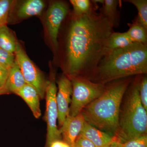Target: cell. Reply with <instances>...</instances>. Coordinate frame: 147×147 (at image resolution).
<instances>
[{
    "label": "cell",
    "instance_id": "83f0119b",
    "mask_svg": "<svg viewBox=\"0 0 147 147\" xmlns=\"http://www.w3.org/2000/svg\"><path fill=\"white\" fill-rule=\"evenodd\" d=\"M106 147H123V146L122 143L120 142L116 137V139L113 140V142H111Z\"/></svg>",
    "mask_w": 147,
    "mask_h": 147
},
{
    "label": "cell",
    "instance_id": "ffe728a7",
    "mask_svg": "<svg viewBox=\"0 0 147 147\" xmlns=\"http://www.w3.org/2000/svg\"><path fill=\"white\" fill-rule=\"evenodd\" d=\"M73 7V13L76 15H82L88 13L92 6L90 0H70Z\"/></svg>",
    "mask_w": 147,
    "mask_h": 147
},
{
    "label": "cell",
    "instance_id": "603a6c76",
    "mask_svg": "<svg viewBox=\"0 0 147 147\" xmlns=\"http://www.w3.org/2000/svg\"><path fill=\"white\" fill-rule=\"evenodd\" d=\"M15 56L0 47V64L10 68L15 63Z\"/></svg>",
    "mask_w": 147,
    "mask_h": 147
},
{
    "label": "cell",
    "instance_id": "7c38bea8",
    "mask_svg": "<svg viewBox=\"0 0 147 147\" xmlns=\"http://www.w3.org/2000/svg\"><path fill=\"white\" fill-rule=\"evenodd\" d=\"M22 98L29 106L35 117L38 119L41 115L38 92L33 87L26 84L16 94Z\"/></svg>",
    "mask_w": 147,
    "mask_h": 147
},
{
    "label": "cell",
    "instance_id": "4316f807",
    "mask_svg": "<svg viewBox=\"0 0 147 147\" xmlns=\"http://www.w3.org/2000/svg\"><path fill=\"white\" fill-rule=\"evenodd\" d=\"M47 147H71L62 140H57L51 142Z\"/></svg>",
    "mask_w": 147,
    "mask_h": 147
},
{
    "label": "cell",
    "instance_id": "2e32d148",
    "mask_svg": "<svg viewBox=\"0 0 147 147\" xmlns=\"http://www.w3.org/2000/svg\"><path fill=\"white\" fill-rule=\"evenodd\" d=\"M18 42L7 25L0 26V47L14 55Z\"/></svg>",
    "mask_w": 147,
    "mask_h": 147
},
{
    "label": "cell",
    "instance_id": "6da1fadb",
    "mask_svg": "<svg viewBox=\"0 0 147 147\" xmlns=\"http://www.w3.org/2000/svg\"><path fill=\"white\" fill-rule=\"evenodd\" d=\"M92 4L88 13L71 14L63 47V69L67 77L90 81L108 51V40L114 28L100 11H96L98 5Z\"/></svg>",
    "mask_w": 147,
    "mask_h": 147
},
{
    "label": "cell",
    "instance_id": "e0dca14e",
    "mask_svg": "<svg viewBox=\"0 0 147 147\" xmlns=\"http://www.w3.org/2000/svg\"><path fill=\"white\" fill-rule=\"evenodd\" d=\"M129 26L127 34L133 42L147 45V30L136 18L131 24H127Z\"/></svg>",
    "mask_w": 147,
    "mask_h": 147
},
{
    "label": "cell",
    "instance_id": "d6986e66",
    "mask_svg": "<svg viewBox=\"0 0 147 147\" xmlns=\"http://www.w3.org/2000/svg\"><path fill=\"white\" fill-rule=\"evenodd\" d=\"M123 1L135 6L138 11V15L135 18L147 30V0H125Z\"/></svg>",
    "mask_w": 147,
    "mask_h": 147
},
{
    "label": "cell",
    "instance_id": "44dd1931",
    "mask_svg": "<svg viewBox=\"0 0 147 147\" xmlns=\"http://www.w3.org/2000/svg\"><path fill=\"white\" fill-rule=\"evenodd\" d=\"M14 1L0 0V26L7 25Z\"/></svg>",
    "mask_w": 147,
    "mask_h": 147
},
{
    "label": "cell",
    "instance_id": "ba28073f",
    "mask_svg": "<svg viewBox=\"0 0 147 147\" xmlns=\"http://www.w3.org/2000/svg\"><path fill=\"white\" fill-rule=\"evenodd\" d=\"M68 4L63 1L51 3L47 9L45 23L51 43L56 52L59 50L58 37L62 24L69 13Z\"/></svg>",
    "mask_w": 147,
    "mask_h": 147
},
{
    "label": "cell",
    "instance_id": "ac0fdd59",
    "mask_svg": "<svg viewBox=\"0 0 147 147\" xmlns=\"http://www.w3.org/2000/svg\"><path fill=\"white\" fill-rule=\"evenodd\" d=\"M133 42L126 32L123 33L113 32L111 34L108 44V50L123 48L130 45Z\"/></svg>",
    "mask_w": 147,
    "mask_h": 147
},
{
    "label": "cell",
    "instance_id": "7402d4cb",
    "mask_svg": "<svg viewBox=\"0 0 147 147\" xmlns=\"http://www.w3.org/2000/svg\"><path fill=\"white\" fill-rule=\"evenodd\" d=\"M139 96L143 107L147 111V74L140 75L138 85Z\"/></svg>",
    "mask_w": 147,
    "mask_h": 147
},
{
    "label": "cell",
    "instance_id": "9a60e30c",
    "mask_svg": "<svg viewBox=\"0 0 147 147\" xmlns=\"http://www.w3.org/2000/svg\"><path fill=\"white\" fill-rule=\"evenodd\" d=\"M119 3V0H104L102 7L99 10L109 20L114 28H118L120 22V14L117 8Z\"/></svg>",
    "mask_w": 147,
    "mask_h": 147
},
{
    "label": "cell",
    "instance_id": "5b68a950",
    "mask_svg": "<svg viewBox=\"0 0 147 147\" xmlns=\"http://www.w3.org/2000/svg\"><path fill=\"white\" fill-rule=\"evenodd\" d=\"M68 77L72 86L69 115L74 117L80 114L86 105L99 97L105 90L106 85L79 77Z\"/></svg>",
    "mask_w": 147,
    "mask_h": 147
},
{
    "label": "cell",
    "instance_id": "52a82bcc",
    "mask_svg": "<svg viewBox=\"0 0 147 147\" xmlns=\"http://www.w3.org/2000/svg\"><path fill=\"white\" fill-rule=\"evenodd\" d=\"M57 88L55 83V76L53 75L47 81L45 90L46 110L45 120L47 123V135L45 147H47L53 141L62 140L60 131L57 126L58 112L56 102Z\"/></svg>",
    "mask_w": 147,
    "mask_h": 147
},
{
    "label": "cell",
    "instance_id": "30bf717a",
    "mask_svg": "<svg viewBox=\"0 0 147 147\" xmlns=\"http://www.w3.org/2000/svg\"><path fill=\"white\" fill-rule=\"evenodd\" d=\"M85 121L81 113L74 117L68 115L59 129L63 141L70 147H73L75 140L84 127Z\"/></svg>",
    "mask_w": 147,
    "mask_h": 147
},
{
    "label": "cell",
    "instance_id": "7a4b0ae2",
    "mask_svg": "<svg viewBox=\"0 0 147 147\" xmlns=\"http://www.w3.org/2000/svg\"><path fill=\"white\" fill-rule=\"evenodd\" d=\"M147 74V45L134 42L125 47L108 50L99 61L90 81L105 84Z\"/></svg>",
    "mask_w": 147,
    "mask_h": 147
},
{
    "label": "cell",
    "instance_id": "484cf974",
    "mask_svg": "<svg viewBox=\"0 0 147 147\" xmlns=\"http://www.w3.org/2000/svg\"><path fill=\"white\" fill-rule=\"evenodd\" d=\"M9 68L0 64V90H3L8 78Z\"/></svg>",
    "mask_w": 147,
    "mask_h": 147
},
{
    "label": "cell",
    "instance_id": "f1b7e54d",
    "mask_svg": "<svg viewBox=\"0 0 147 147\" xmlns=\"http://www.w3.org/2000/svg\"><path fill=\"white\" fill-rule=\"evenodd\" d=\"M4 94V92L3 91V90H0V95H1Z\"/></svg>",
    "mask_w": 147,
    "mask_h": 147
},
{
    "label": "cell",
    "instance_id": "277c9868",
    "mask_svg": "<svg viewBox=\"0 0 147 147\" xmlns=\"http://www.w3.org/2000/svg\"><path fill=\"white\" fill-rule=\"evenodd\" d=\"M139 76H134L121 102L118 129L115 137L122 144L147 134V111L139 96Z\"/></svg>",
    "mask_w": 147,
    "mask_h": 147
},
{
    "label": "cell",
    "instance_id": "d4e9b609",
    "mask_svg": "<svg viewBox=\"0 0 147 147\" xmlns=\"http://www.w3.org/2000/svg\"><path fill=\"white\" fill-rule=\"evenodd\" d=\"M72 147H96L90 141L79 134Z\"/></svg>",
    "mask_w": 147,
    "mask_h": 147
},
{
    "label": "cell",
    "instance_id": "3957f363",
    "mask_svg": "<svg viewBox=\"0 0 147 147\" xmlns=\"http://www.w3.org/2000/svg\"><path fill=\"white\" fill-rule=\"evenodd\" d=\"M134 76L105 84L102 94L82 110L81 113L85 121L95 128L115 137L121 102Z\"/></svg>",
    "mask_w": 147,
    "mask_h": 147
},
{
    "label": "cell",
    "instance_id": "5bb4252c",
    "mask_svg": "<svg viewBox=\"0 0 147 147\" xmlns=\"http://www.w3.org/2000/svg\"><path fill=\"white\" fill-rule=\"evenodd\" d=\"M45 7V3L41 0H28L23 3L18 8L17 16L21 19H25L39 15Z\"/></svg>",
    "mask_w": 147,
    "mask_h": 147
},
{
    "label": "cell",
    "instance_id": "9c48e42d",
    "mask_svg": "<svg viewBox=\"0 0 147 147\" xmlns=\"http://www.w3.org/2000/svg\"><path fill=\"white\" fill-rule=\"evenodd\" d=\"M57 84L58 91L56 95V102L58 109V123L61 127L66 117L69 115L72 86L71 81L64 74L59 77Z\"/></svg>",
    "mask_w": 147,
    "mask_h": 147
},
{
    "label": "cell",
    "instance_id": "cb8c5ba5",
    "mask_svg": "<svg viewBox=\"0 0 147 147\" xmlns=\"http://www.w3.org/2000/svg\"><path fill=\"white\" fill-rule=\"evenodd\" d=\"M123 147H147V134L125 142Z\"/></svg>",
    "mask_w": 147,
    "mask_h": 147
},
{
    "label": "cell",
    "instance_id": "8992f818",
    "mask_svg": "<svg viewBox=\"0 0 147 147\" xmlns=\"http://www.w3.org/2000/svg\"><path fill=\"white\" fill-rule=\"evenodd\" d=\"M14 55L15 62L21 69L26 83L33 87L38 92L40 98L43 99L45 97L47 82L43 74L18 42Z\"/></svg>",
    "mask_w": 147,
    "mask_h": 147
},
{
    "label": "cell",
    "instance_id": "4fadbf2b",
    "mask_svg": "<svg viewBox=\"0 0 147 147\" xmlns=\"http://www.w3.org/2000/svg\"><path fill=\"white\" fill-rule=\"evenodd\" d=\"M26 84L20 68L16 62L9 68L8 78L3 90L5 94H16Z\"/></svg>",
    "mask_w": 147,
    "mask_h": 147
},
{
    "label": "cell",
    "instance_id": "8fae6325",
    "mask_svg": "<svg viewBox=\"0 0 147 147\" xmlns=\"http://www.w3.org/2000/svg\"><path fill=\"white\" fill-rule=\"evenodd\" d=\"M80 134L89 140L96 147H106L116 137L92 126L85 121Z\"/></svg>",
    "mask_w": 147,
    "mask_h": 147
}]
</instances>
